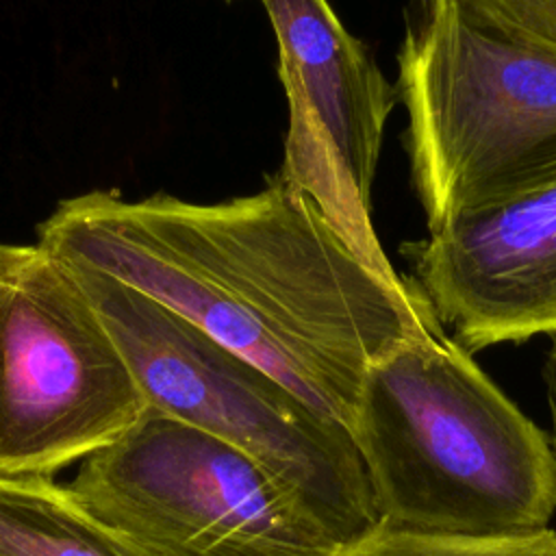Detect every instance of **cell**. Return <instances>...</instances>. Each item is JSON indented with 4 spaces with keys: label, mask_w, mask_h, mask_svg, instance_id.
Listing matches in <instances>:
<instances>
[{
    "label": "cell",
    "mask_w": 556,
    "mask_h": 556,
    "mask_svg": "<svg viewBox=\"0 0 556 556\" xmlns=\"http://www.w3.org/2000/svg\"><path fill=\"white\" fill-rule=\"evenodd\" d=\"M402 254L469 354L556 337V172L456 213Z\"/></svg>",
    "instance_id": "ba28073f"
},
{
    "label": "cell",
    "mask_w": 556,
    "mask_h": 556,
    "mask_svg": "<svg viewBox=\"0 0 556 556\" xmlns=\"http://www.w3.org/2000/svg\"><path fill=\"white\" fill-rule=\"evenodd\" d=\"M63 261L119 348L148 408L248 454L334 543L380 523L343 424L150 295Z\"/></svg>",
    "instance_id": "277c9868"
},
{
    "label": "cell",
    "mask_w": 556,
    "mask_h": 556,
    "mask_svg": "<svg viewBox=\"0 0 556 556\" xmlns=\"http://www.w3.org/2000/svg\"><path fill=\"white\" fill-rule=\"evenodd\" d=\"M146 408L70 265L41 243H0V473L54 476Z\"/></svg>",
    "instance_id": "5b68a950"
},
{
    "label": "cell",
    "mask_w": 556,
    "mask_h": 556,
    "mask_svg": "<svg viewBox=\"0 0 556 556\" xmlns=\"http://www.w3.org/2000/svg\"><path fill=\"white\" fill-rule=\"evenodd\" d=\"M332 556H556V530L463 536L402 530L380 521L361 536L339 543Z\"/></svg>",
    "instance_id": "30bf717a"
},
{
    "label": "cell",
    "mask_w": 556,
    "mask_h": 556,
    "mask_svg": "<svg viewBox=\"0 0 556 556\" xmlns=\"http://www.w3.org/2000/svg\"><path fill=\"white\" fill-rule=\"evenodd\" d=\"M261 2L278 41L289 109L276 176L311 195L374 269L400 278L371 222V189L395 89L328 0Z\"/></svg>",
    "instance_id": "52a82bcc"
},
{
    "label": "cell",
    "mask_w": 556,
    "mask_h": 556,
    "mask_svg": "<svg viewBox=\"0 0 556 556\" xmlns=\"http://www.w3.org/2000/svg\"><path fill=\"white\" fill-rule=\"evenodd\" d=\"M348 432L387 526L463 536L549 528V434L443 328L367 369Z\"/></svg>",
    "instance_id": "7a4b0ae2"
},
{
    "label": "cell",
    "mask_w": 556,
    "mask_h": 556,
    "mask_svg": "<svg viewBox=\"0 0 556 556\" xmlns=\"http://www.w3.org/2000/svg\"><path fill=\"white\" fill-rule=\"evenodd\" d=\"M541 376H543V387H545L547 413H549V421H552L549 441H552V450L556 456V345L545 354Z\"/></svg>",
    "instance_id": "7c38bea8"
},
{
    "label": "cell",
    "mask_w": 556,
    "mask_h": 556,
    "mask_svg": "<svg viewBox=\"0 0 556 556\" xmlns=\"http://www.w3.org/2000/svg\"><path fill=\"white\" fill-rule=\"evenodd\" d=\"M67 486L161 556H332L339 545L248 454L152 408Z\"/></svg>",
    "instance_id": "8992f818"
},
{
    "label": "cell",
    "mask_w": 556,
    "mask_h": 556,
    "mask_svg": "<svg viewBox=\"0 0 556 556\" xmlns=\"http://www.w3.org/2000/svg\"><path fill=\"white\" fill-rule=\"evenodd\" d=\"M37 232L56 256L172 308L345 430L367 369L443 328L413 278L374 269L276 174L217 202L89 191L59 202Z\"/></svg>",
    "instance_id": "6da1fadb"
},
{
    "label": "cell",
    "mask_w": 556,
    "mask_h": 556,
    "mask_svg": "<svg viewBox=\"0 0 556 556\" xmlns=\"http://www.w3.org/2000/svg\"><path fill=\"white\" fill-rule=\"evenodd\" d=\"M395 96L428 232L556 172V50L465 0H413Z\"/></svg>",
    "instance_id": "3957f363"
},
{
    "label": "cell",
    "mask_w": 556,
    "mask_h": 556,
    "mask_svg": "<svg viewBox=\"0 0 556 556\" xmlns=\"http://www.w3.org/2000/svg\"><path fill=\"white\" fill-rule=\"evenodd\" d=\"M497 26L556 50V0H465Z\"/></svg>",
    "instance_id": "8fae6325"
},
{
    "label": "cell",
    "mask_w": 556,
    "mask_h": 556,
    "mask_svg": "<svg viewBox=\"0 0 556 556\" xmlns=\"http://www.w3.org/2000/svg\"><path fill=\"white\" fill-rule=\"evenodd\" d=\"M0 556H161L91 515L54 476L0 473Z\"/></svg>",
    "instance_id": "9c48e42d"
}]
</instances>
